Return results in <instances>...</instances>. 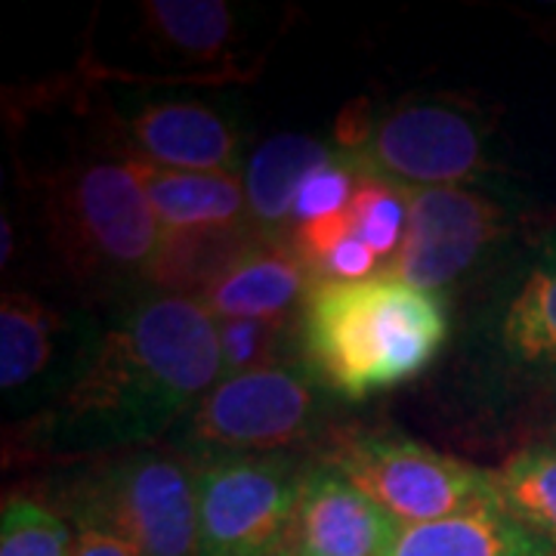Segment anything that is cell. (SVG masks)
<instances>
[{"instance_id": "obj_17", "label": "cell", "mask_w": 556, "mask_h": 556, "mask_svg": "<svg viewBox=\"0 0 556 556\" xmlns=\"http://www.w3.org/2000/svg\"><path fill=\"white\" fill-rule=\"evenodd\" d=\"M495 343L517 368L556 375V239L538 251L501 303Z\"/></svg>"}, {"instance_id": "obj_3", "label": "cell", "mask_w": 556, "mask_h": 556, "mask_svg": "<svg viewBox=\"0 0 556 556\" xmlns=\"http://www.w3.org/2000/svg\"><path fill=\"white\" fill-rule=\"evenodd\" d=\"M43 226L65 273L84 288L174 291L179 257L127 161H75L43 186Z\"/></svg>"}, {"instance_id": "obj_9", "label": "cell", "mask_w": 556, "mask_h": 556, "mask_svg": "<svg viewBox=\"0 0 556 556\" xmlns=\"http://www.w3.org/2000/svg\"><path fill=\"white\" fill-rule=\"evenodd\" d=\"M102 321L31 291L0 300V390L10 412L40 417L75 383Z\"/></svg>"}, {"instance_id": "obj_13", "label": "cell", "mask_w": 556, "mask_h": 556, "mask_svg": "<svg viewBox=\"0 0 556 556\" xmlns=\"http://www.w3.org/2000/svg\"><path fill=\"white\" fill-rule=\"evenodd\" d=\"M152 204L161 229L174 241L179 278H186V260L211 251L219 241H248V201L241 174L207 170H170L155 164L127 161Z\"/></svg>"}, {"instance_id": "obj_12", "label": "cell", "mask_w": 556, "mask_h": 556, "mask_svg": "<svg viewBox=\"0 0 556 556\" xmlns=\"http://www.w3.org/2000/svg\"><path fill=\"white\" fill-rule=\"evenodd\" d=\"M121 161H139L170 170L241 174V134L214 105L161 100L137 105L115 121Z\"/></svg>"}, {"instance_id": "obj_22", "label": "cell", "mask_w": 556, "mask_h": 556, "mask_svg": "<svg viewBox=\"0 0 556 556\" xmlns=\"http://www.w3.org/2000/svg\"><path fill=\"white\" fill-rule=\"evenodd\" d=\"M353 232L365 241L387 266L402 248L408 226V195L378 179H362L350 201Z\"/></svg>"}, {"instance_id": "obj_2", "label": "cell", "mask_w": 556, "mask_h": 556, "mask_svg": "<svg viewBox=\"0 0 556 556\" xmlns=\"http://www.w3.org/2000/svg\"><path fill=\"white\" fill-rule=\"evenodd\" d=\"M445 340L442 294L387 269L362 281L318 278L298 316L300 362L331 396L350 402L415 380Z\"/></svg>"}, {"instance_id": "obj_20", "label": "cell", "mask_w": 556, "mask_h": 556, "mask_svg": "<svg viewBox=\"0 0 556 556\" xmlns=\"http://www.w3.org/2000/svg\"><path fill=\"white\" fill-rule=\"evenodd\" d=\"M75 529L35 497L10 495L0 510V556H72Z\"/></svg>"}, {"instance_id": "obj_10", "label": "cell", "mask_w": 556, "mask_h": 556, "mask_svg": "<svg viewBox=\"0 0 556 556\" xmlns=\"http://www.w3.org/2000/svg\"><path fill=\"white\" fill-rule=\"evenodd\" d=\"M510 229V207L482 186L408 192V226L387 273L439 294L477 269Z\"/></svg>"}, {"instance_id": "obj_1", "label": "cell", "mask_w": 556, "mask_h": 556, "mask_svg": "<svg viewBox=\"0 0 556 556\" xmlns=\"http://www.w3.org/2000/svg\"><path fill=\"white\" fill-rule=\"evenodd\" d=\"M217 318L195 294L142 291L121 300L75 383L38 420L65 455L124 452L177 430L217 387Z\"/></svg>"}, {"instance_id": "obj_24", "label": "cell", "mask_w": 556, "mask_h": 556, "mask_svg": "<svg viewBox=\"0 0 556 556\" xmlns=\"http://www.w3.org/2000/svg\"><path fill=\"white\" fill-rule=\"evenodd\" d=\"M378 273H383L378 254L358 239L356 232L340 241L318 266V278H334V281H362V278L378 276Z\"/></svg>"}, {"instance_id": "obj_5", "label": "cell", "mask_w": 556, "mask_h": 556, "mask_svg": "<svg viewBox=\"0 0 556 556\" xmlns=\"http://www.w3.org/2000/svg\"><path fill=\"white\" fill-rule=\"evenodd\" d=\"M62 504L75 526L124 538L139 556H199V473L182 457L124 452L65 485Z\"/></svg>"}, {"instance_id": "obj_4", "label": "cell", "mask_w": 556, "mask_h": 556, "mask_svg": "<svg viewBox=\"0 0 556 556\" xmlns=\"http://www.w3.org/2000/svg\"><path fill=\"white\" fill-rule=\"evenodd\" d=\"M338 149L362 179H378L399 192L479 186L489 170V130L482 115L452 100H408L362 115L340 130Z\"/></svg>"}, {"instance_id": "obj_8", "label": "cell", "mask_w": 556, "mask_h": 556, "mask_svg": "<svg viewBox=\"0 0 556 556\" xmlns=\"http://www.w3.org/2000/svg\"><path fill=\"white\" fill-rule=\"evenodd\" d=\"M303 467L288 452L195 464L199 556H281Z\"/></svg>"}, {"instance_id": "obj_18", "label": "cell", "mask_w": 556, "mask_h": 556, "mask_svg": "<svg viewBox=\"0 0 556 556\" xmlns=\"http://www.w3.org/2000/svg\"><path fill=\"white\" fill-rule=\"evenodd\" d=\"M142 20L149 38L192 62L219 60L236 38V13L223 0H152Z\"/></svg>"}, {"instance_id": "obj_21", "label": "cell", "mask_w": 556, "mask_h": 556, "mask_svg": "<svg viewBox=\"0 0 556 556\" xmlns=\"http://www.w3.org/2000/svg\"><path fill=\"white\" fill-rule=\"evenodd\" d=\"M219 358L223 371L219 380L239 378L257 368L281 365V350L288 340L298 343V325L273 321V318H217Z\"/></svg>"}, {"instance_id": "obj_15", "label": "cell", "mask_w": 556, "mask_h": 556, "mask_svg": "<svg viewBox=\"0 0 556 556\" xmlns=\"http://www.w3.org/2000/svg\"><path fill=\"white\" fill-rule=\"evenodd\" d=\"M340 159L338 142L309 134H276L260 142L244 161V201H248V239L291 241L294 236V204L303 182L318 167Z\"/></svg>"}, {"instance_id": "obj_7", "label": "cell", "mask_w": 556, "mask_h": 556, "mask_svg": "<svg viewBox=\"0 0 556 556\" xmlns=\"http://www.w3.org/2000/svg\"><path fill=\"white\" fill-rule=\"evenodd\" d=\"M325 460L402 526L433 522L501 497L492 470L383 430L343 433Z\"/></svg>"}, {"instance_id": "obj_23", "label": "cell", "mask_w": 556, "mask_h": 556, "mask_svg": "<svg viewBox=\"0 0 556 556\" xmlns=\"http://www.w3.org/2000/svg\"><path fill=\"white\" fill-rule=\"evenodd\" d=\"M358 182H362V177L346 164L343 152L331 164L318 167L316 174L306 179L303 189H300L298 204H294V229L303 226V223H309V219L346 211L353 195H356Z\"/></svg>"}, {"instance_id": "obj_6", "label": "cell", "mask_w": 556, "mask_h": 556, "mask_svg": "<svg viewBox=\"0 0 556 556\" xmlns=\"http://www.w3.org/2000/svg\"><path fill=\"white\" fill-rule=\"evenodd\" d=\"M331 393L303 362H281L217 380L174 430L192 464L217 457L285 455L318 430Z\"/></svg>"}, {"instance_id": "obj_11", "label": "cell", "mask_w": 556, "mask_h": 556, "mask_svg": "<svg viewBox=\"0 0 556 556\" xmlns=\"http://www.w3.org/2000/svg\"><path fill=\"white\" fill-rule=\"evenodd\" d=\"M402 522L325 457L303 467L281 556H390Z\"/></svg>"}, {"instance_id": "obj_14", "label": "cell", "mask_w": 556, "mask_h": 556, "mask_svg": "<svg viewBox=\"0 0 556 556\" xmlns=\"http://www.w3.org/2000/svg\"><path fill=\"white\" fill-rule=\"evenodd\" d=\"M316 269L291 241H241L211 266L195 298L214 318L291 321L316 288Z\"/></svg>"}, {"instance_id": "obj_25", "label": "cell", "mask_w": 556, "mask_h": 556, "mask_svg": "<svg viewBox=\"0 0 556 556\" xmlns=\"http://www.w3.org/2000/svg\"><path fill=\"white\" fill-rule=\"evenodd\" d=\"M72 556H139L124 538L97 526H75V554Z\"/></svg>"}, {"instance_id": "obj_16", "label": "cell", "mask_w": 556, "mask_h": 556, "mask_svg": "<svg viewBox=\"0 0 556 556\" xmlns=\"http://www.w3.org/2000/svg\"><path fill=\"white\" fill-rule=\"evenodd\" d=\"M390 556H556V541L495 497L452 517L402 526Z\"/></svg>"}, {"instance_id": "obj_19", "label": "cell", "mask_w": 556, "mask_h": 556, "mask_svg": "<svg viewBox=\"0 0 556 556\" xmlns=\"http://www.w3.org/2000/svg\"><path fill=\"white\" fill-rule=\"evenodd\" d=\"M492 473L504 507L556 541V442L519 448Z\"/></svg>"}]
</instances>
